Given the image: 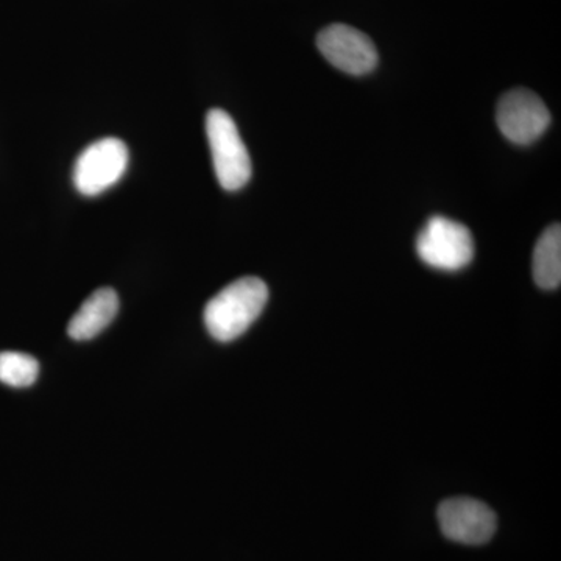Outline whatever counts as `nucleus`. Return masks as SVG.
I'll list each match as a JSON object with an SVG mask.
<instances>
[{
	"label": "nucleus",
	"instance_id": "obj_1",
	"mask_svg": "<svg viewBox=\"0 0 561 561\" xmlns=\"http://www.w3.org/2000/svg\"><path fill=\"white\" fill-rule=\"evenodd\" d=\"M267 301L268 287L264 280L256 276L234 280L206 305V330L216 341H234L257 320Z\"/></svg>",
	"mask_w": 561,
	"mask_h": 561
},
{
	"label": "nucleus",
	"instance_id": "obj_2",
	"mask_svg": "<svg viewBox=\"0 0 561 561\" xmlns=\"http://www.w3.org/2000/svg\"><path fill=\"white\" fill-rule=\"evenodd\" d=\"M206 135L213 154L214 171L225 191H239L249 183L253 168L236 122L227 111L209 110Z\"/></svg>",
	"mask_w": 561,
	"mask_h": 561
},
{
	"label": "nucleus",
	"instance_id": "obj_3",
	"mask_svg": "<svg viewBox=\"0 0 561 561\" xmlns=\"http://www.w3.org/2000/svg\"><path fill=\"white\" fill-rule=\"evenodd\" d=\"M416 253L431 267L456 272L472 261L474 241L471 231L460 221L435 216L416 238Z\"/></svg>",
	"mask_w": 561,
	"mask_h": 561
},
{
	"label": "nucleus",
	"instance_id": "obj_4",
	"mask_svg": "<svg viewBox=\"0 0 561 561\" xmlns=\"http://www.w3.org/2000/svg\"><path fill=\"white\" fill-rule=\"evenodd\" d=\"M127 146L117 138H103L81 151L73 168V184L84 197H95L119 183L128 168Z\"/></svg>",
	"mask_w": 561,
	"mask_h": 561
},
{
	"label": "nucleus",
	"instance_id": "obj_5",
	"mask_svg": "<svg viewBox=\"0 0 561 561\" xmlns=\"http://www.w3.org/2000/svg\"><path fill=\"white\" fill-rule=\"evenodd\" d=\"M502 135L518 146H529L551 124V113L535 92L518 88L501 99L496 113Z\"/></svg>",
	"mask_w": 561,
	"mask_h": 561
},
{
	"label": "nucleus",
	"instance_id": "obj_6",
	"mask_svg": "<svg viewBox=\"0 0 561 561\" xmlns=\"http://www.w3.org/2000/svg\"><path fill=\"white\" fill-rule=\"evenodd\" d=\"M317 47L334 68L350 76H365L378 66L375 43L365 33L345 24H332L317 36Z\"/></svg>",
	"mask_w": 561,
	"mask_h": 561
},
{
	"label": "nucleus",
	"instance_id": "obj_7",
	"mask_svg": "<svg viewBox=\"0 0 561 561\" xmlns=\"http://www.w3.org/2000/svg\"><path fill=\"white\" fill-rule=\"evenodd\" d=\"M437 518L445 537L461 545H485L497 527L496 515L489 505L472 497L442 502Z\"/></svg>",
	"mask_w": 561,
	"mask_h": 561
},
{
	"label": "nucleus",
	"instance_id": "obj_8",
	"mask_svg": "<svg viewBox=\"0 0 561 561\" xmlns=\"http://www.w3.org/2000/svg\"><path fill=\"white\" fill-rule=\"evenodd\" d=\"M119 297L111 287L95 290L69 321L68 334L73 341H91L116 319Z\"/></svg>",
	"mask_w": 561,
	"mask_h": 561
},
{
	"label": "nucleus",
	"instance_id": "obj_9",
	"mask_svg": "<svg viewBox=\"0 0 561 561\" xmlns=\"http://www.w3.org/2000/svg\"><path fill=\"white\" fill-rule=\"evenodd\" d=\"M534 278L541 289L553 290L561 283V228L553 224L548 228L534 251Z\"/></svg>",
	"mask_w": 561,
	"mask_h": 561
},
{
	"label": "nucleus",
	"instance_id": "obj_10",
	"mask_svg": "<svg viewBox=\"0 0 561 561\" xmlns=\"http://www.w3.org/2000/svg\"><path fill=\"white\" fill-rule=\"evenodd\" d=\"M39 375V364L35 357L16 351H3L0 353V382L5 386L31 387Z\"/></svg>",
	"mask_w": 561,
	"mask_h": 561
}]
</instances>
